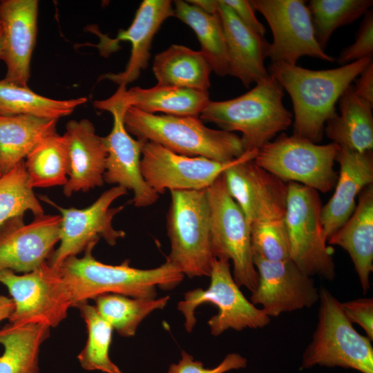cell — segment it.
<instances>
[{"label":"cell","mask_w":373,"mask_h":373,"mask_svg":"<svg viewBox=\"0 0 373 373\" xmlns=\"http://www.w3.org/2000/svg\"><path fill=\"white\" fill-rule=\"evenodd\" d=\"M37 0L0 1V21L3 28L0 59L6 66L4 80L28 87L30 62L37 33Z\"/></svg>","instance_id":"20"},{"label":"cell","mask_w":373,"mask_h":373,"mask_svg":"<svg viewBox=\"0 0 373 373\" xmlns=\"http://www.w3.org/2000/svg\"><path fill=\"white\" fill-rule=\"evenodd\" d=\"M68 141V178L63 193L70 197L78 191H88L104 184L107 149L104 137L95 133L87 119L70 120L65 133Z\"/></svg>","instance_id":"22"},{"label":"cell","mask_w":373,"mask_h":373,"mask_svg":"<svg viewBox=\"0 0 373 373\" xmlns=\"http://www.w3.org/2000/svg\"><path fill=\"white\" fill-rule=\"evenodd\" d=\"M2 42H3V28H2L1 23L0 21V55L2 50Z\"/></svg>","instance_id":"45"},{"label":"cell","mask_w":373,"mask_h":373,"mask_svg":"<svg viewBox=\"0 0 373 373\" xmlns=\"http://www.w3.org/2000/svg\"><path fill=\"white\" fill-rule=\"evenodd\" d=\"M169 296L159 298H133L106 294L93 298L101 315L122 336H133L140 323L152 312L162 309Z\"/></svg>","instance_id":"33"},{"label":"cell","mask_w":373,"mask_h":373,"mask_svg":"<svg viewBox=\"0 0 373 373\" xmlns=\"http://www.w3.org/2000/svg\"><path fill=\"white\" fill-rule=\"evenodd\" d=\"M61 215H41L25 224L23 216L0 227V271L30 272L47 262L59 242Z\"/></svg>","instance_id":"18"},{"label":"cell","mask_w":373,"mask_h":373,"mask_svg":"<svg viewBox=\"0 0 373 373\" xmlns=\"http://www.w3.org/2000/svg\"><path fill=\"white\" fill-rule=\"evenodd\" d=\"M166 226L171 250L166 261L189 278L209 276L215 258L207 189L171 191Z\"/></svg>","instance_id":"5"},{"label":"cell","mask_w":373,"mask_h":373,"mask_svg":"<svg viewBox=\"0 0 373 373\" xmlns=\"http://www.w3.org/2000/svg\"><path fill=\"white\" fill-rule=\"evenodd\" d=\"M329 245H337L350 255L363 291L370 287L373 271V184L359 194L356 208L345 223L328 239Z\"/></svg>","instance_id":"24"},{"label":"cell","mask_w":373,"mask_h":373,"mask_svg":"<svg viewBox=\"0 0 373 373\" xmlns=\"http://www.w3.org/2000/svg\"><path fill=\"white\" fill-rule=\"evenodd\" d=\"M372 61V57H366L326 70L271 62L269 74L288 93L292 102L293 135L320 142L326 122L336 113V103Z\"/></svg>","instance_id":"1"},{"label":"cell","mask_w":373,"mask_h":373,"mask_svg":"<svg viewBox=\"0 0 373 373\" xmlns=\"http://www.w3.org/2000/svg\"><path fill=\"white\" fill-rule=\"evenodd\" d=\"M337 113L325 123L324 133L340 147L364 153L373 149V104L358 97L350 85L338 99Z\"/></svg>","instance_id":"25"},{"label":"cell","mask_w":373,"mask_h":373,"mask_svg":"<svg viewBox=\"0 0 373 373\" xmlns=\"http://www.w3.org/2000/svg\"><path fill=\"white\" fill-rule=\"evenodd\" d=\"M14 310V303L10 298L0 295V322L10 318Z\"/></svg>","instance_id":"43"},{"label":"cell","mask_w":373,"mask_h":373,"mask_svg":"<svg viewBox=\"0 0 373 373\" xmlns=\"http://www.w3.org/2000/svg\"><path fill=\"white\" fill-rule=\"evenodd\" d=\"M1 175L0 174V176H1Z\"/></svg>","instance_id":"46"},{"label":"cell","mask_w":373,"mask_h":373,"mask_svg":"<svg viewBox=\"0 0 373 373\" xmlns=\"http://www.w3.org/2000/svg\"><path fill=\"white\" fill-rule=\"evenodd\" d=\"M258 150L245 151L241 160L223 173L228 192L253 224L285 218L288 186L256 164Z\"/></svg>","instance_id":"14"},{"label":"cell","mask_w":373,"mask_h":373,"mask_svg":"<svg viewBox=\"0 0 373 373\" xmlns=\"http://www.w3.org/2000/svg\"><path fill=\"white\" fill-rule=\"evenodd\" d=\"M285 222L290 259L310 277L329 281L336 276L333 249L327 245L319 193L296 182L287 183Z\"/></svg>","instance_id":"7"},{"label":"cell","mask_w":373,"mask_h":373,"mask_svg":"<svg viewBox=\"0 0 373 373\" xmlns=\"http://www.w3.org/2000/svg\"><path fill=\"white\" fill-rule=\"evenodd\" d=\"M210 210L212 253L215 258L231 261L237 285L251 292L258 284L250 227L230 195L223 174L207 189Z\"/></svg>","instance_id":"10"},{"label":"cell","mask_w":373,"mask_h":373,"mask_svg":"<svg viewBox=\"0 0 373 373\" xmlns=\"http://www.w3.org/2000/svg\"><path fill=\"white\" fill-rule=\"evenodd\" d=\"M124 124L138 140L152 142L179 155L232 161L245 152L234 133L206 126L199 117L150 114L128 107Z\"/></svg>","instance_id":"4"},{"label":"cell","mask_w":373,"mask_h":373,"mask_svg":"<svg viewBox=\"0 0 373 373\" xmlns=\"http://www.w3.org/2000/svg\"><path fill=\"white\" fill-rule=\"evenodd\" d=\"M57 120L31 115H0V174L24 160L45 137L56 133Z\"/></svg>","instance_id":"28"},{"label":"cell","mask_w":373,"mask_h":373,"mask_svg":"<svg viewBox=\"0 0 373 373\" xmlns=\"http://www.w3.org/2000/svg\"><path fill=\"white\" fill-rule=\"evenodd\" d=\"M342 309L353 323L359 325L367 337L373 340V298H361L341 303Z\"/></svg>","instance_id":"40"},{"label":"cell","mask_w":373,"mask_h":373,"mask_svg":"<svg viewBox=\"0 0 373 373\" xmlns=\"http://www.w3.org/2000/svg\"><path fill=\"white\" fill-rule=\"evenodd\" d=\"M247 365V359L240 354L230 353L216 367L207 369L201 361H194L191 354L182 351L180 360L178 363L171 364L167 373H225L244 368Z\"/></svg>","instance_id":"38"},{"label":"cell","mask_w":373,"mask_h":373,"mask_svg":"<svg viewBox=\"0 0 373 373\" xmlns=\"http://www.w3.org/2000/svg\"><path fill=\"white\" fill-rule=\"evenodd\" d=\"M173 16L189 26L200 41V52L218 76L229 73V57L224 32L218 12L209 14L186 1H174Z\"/></svg>","instance_id":"30"},{"label":"cell","mask_w":373,"mask_h":373,"mask_svg":"<svg viewBox=\"0 0 373 373\" xmlns=\"http://www.w3.org/2000/svg\"><path fill=\"white\" fill-rule=\"evenodd\" d=\"M24 162L31 188L64 186L69 169L68 141L65 133H56L43 139Z\"/></svg>","instance_id":"31"},{"label":"cell","mask_w":373,"mask_h":373,"mask_svg":"<svg viewBox=\"0 0 373 373\" xmlns=\"http://www.w3.org/2000/svg\"><path fill=\"white\" fill-rule=\"evenodd\" d=\"M211 67L200 51L173 44L157 53L153 61L157 85L209 93Z\"/></svg>","instance_id":"27"},{"label":"cell","mask_w":373,"mask_h":373,"mask_svg":"<svg viewBox=\"0 0 373 373\" xmlns=\"http://www.w3.org/2000/svg\"><path fill=\"white\" fill-rule=\"evenodd\" d=\"M250 231L253 255L270 261L290 258L285 218L253 224Z\"/></svg>","instance_id":"37"},{"label":"cell","mask_w":373,"mask_h":373,"mask_svg":"<svg viewBox=\"0 0 373 373\" xmlns=\"http://www.w3.org/2000/svg\"><path fill=\"white\" fill-rule=\"evenodd\" d=\"M31 211L44 214L39 201L29 184L24 160L0 176V227L7 221Z\"/></svg>","instance_id":"36"},{"label":"cell","mask_w":373,"mask_h":373,"mask_svg":"<svg viewBox=\"0 0 373 373\" xmlns=\"http://www.w3.org/2000/svg\"><path fill=\"white\" fill-rule=\"evenodd\" d=\"M253 259L258 284L251 292L250 302L260 305L270 318L310 308L318 301L319 291L314 279L290 258L270 261L254 254Z\"/></svg>","instance_id":"17"},{"label":"cell","mask_w":373,"mask_h":373,"mask_svg":"<svg viewBox=\"0 0 373 373\" xmlns=\"http://www.w3.org/2000/svg\"><path fill=\"white\" fill-rule=\"evenodd\" d=\"M284 90L271 75L246 93L224 101H209L199 118L221 130L238 131L245 151L259 150L292 124L283 104Z\"/></svg>","instance_id":"3"},{"label":"cell","mask_w":373,"mask_h":373,"mask_svg":"<svg viewBox=\"0 0 373 373\" xmlns=\"http://www.w3.org/2000/svg\"><path fill=\"white\" fill-rule=\"evenodd\" d=\"M86 97L59 100L40 95L28 87L0 80V115H26L58 120L84 104Z\"/></svg>","instance_id":"32"},{"label":"cell","mask_w":373,"mask_h":373,"mask_svg":"<svg viewBox=\"0 0 373 373\" xmlns=\"http://www.w3.org/2000/svg\"><path fill=\"white\" fill-rule=\"evenodd\" d=\"M0 283L7 287L14 303L10 323L55 327L73 307L59 269L47 262L23 275L1 270Z\"/></svg>","instance_id":"11"},{"label":"cell","mask_w":373,"mask_h":373,"mask_svg":"<svg viewBox=\"0 0 373 373\" xmlns=\"http://www.w3.org/2000/svg\"><path fill=\"white\" fill-rule=\"evenodd\" d=\"M338 150L332 142L318 144L282 133L259 149L254 161L287 183L296 182L325 193L337 180L334 166Z\"/></svg>","instance_id":"8"},{"label":"cell","mask_w":373,"mask_h":373,"mask_svg":"<svg viewBox=\"0 0 373 373\" xmlns=\"http://www.w3.org/2000/svg\"><path fill=\"white\" fill-rule=\"evenodd\" d=\"M174 15L172 1L169 0H144L137 8L135 17L126 30H120L115 39L100 36L97 47L102 55L108 56L118 49L120 41L131 44L129 60L124 71L119 73H106L100 75L99 81L109 80L126 88L135 81L141 71L145 70L151 57L153 39L160 26Z\"/></svg>","instance_id":"19"},{"label":"cell","mask_w":373,"mask_h":373,"mask_svg":"<svg viewBox=\"0 0 373 373\" xmlns=\"http://www.w3.org/2000/svg\"><path fill=\"white\" fill-rule=\"evenodd\" d=\"M229 6L239 19L248 28L259 35L264 37L266 29L258 19L255 10L247 0H222Z\"/></svg>","instance_id":"41"},{"label":"cell","mask_w":373,"mask_h":373,"mask_svg":"<svg viewBox=\"0 0 373 373\" xmlns=\"http://www.w3.org/2000/svg\"><path fill=\"white\" fill-rule=\"evenodd\" d=\"M353 86L354 93L361 98L373 104V62L372 61L358 75Z\"/></svg>","instance_id":"42"},{"label":"cell","mask_w":373,"mask_h":373,"mask_svg":"<svg viewBox=\"0 0 373 373\" xmlns=\"http://www.w3.org/2000/svg\"><path fill=\"white\" fill-rule=\"evenodd\" d=\"M336 161L340 171L335 191L323 206L321 218L327 239L349 219L356 206V198L373 182V153H360L340 147Z\"/></svg>","instance_id":"21"},{"label":"cell","mask_w":373,"mask_h":373,"mask_svg":"<svg viewBox=\"0 0 373 373\" xmlns=\"http://www.w3.org/2000/svg\"><path fill=\"white\" fill-rule=\"evenodd\" d=\"M95 246L90 245L82 258L70 257L58 267L73 307L106 294L155 298L157 287L170 290L184 278V274L167 261L149 269L131 267L128 260L118 265L104 264L93 256Z\"/></svg>","instance_id":"2"},{"label":"cell","mask_w":373,"mask_h":373,"mask_svg":"<svg viewBox=\"0 0 373 373\" xmlns=\"http://www.w3.org/2000/svg\"><path fill=\"white\" fill-rule=\"evenodd\" d=\"M318 291V323L300 369L321 365L373 373L372 341L354 329L341 303L327 289Z\"/></svg>","instance_id":"6"},{"label":"cell","mask_w":373,"mask_h":373,"mask_svg":"<svg viewBox=\"0 0 373 373\" xmlns=\"http://www.w3.org/2000/svg\"><path fill=\"white\" fill-rule=\"evenodd\" d=\"M94 106L110 112L113 118L111 131L104 137L107 149L104 182L132 191V202L136 207L154 204L159 194L147 184L141 172L142 150L146 141L133 138L124 124L128 107L113 96L95 101Z\"/></svg>","instance_id":"16"},{"label":"cell","mask_w":373,"mask_h":373,"mask_svg":"<svg viewBox=\"0 0 373 373\" xmlns=\"http://www.w3.org/2000/svg\"><path fill=\"white\" fill-rule=\"evenodd\" d=\"M127 193V190L115 186L104 191L91 205L84 209L63 208L46 196L40 199L55 207L61 213L59 245L54 250L48 264L58 268L67 258L77 255L90 245H95L103 238L109 245L113 246L117 240L125 236L122 230L113 226L114 217L124 206L111 207L112 203Z\"/></svg>","instance_id":"12"},{"label":"cell","mask_w":373,"mask_h":373,"mask_svg":"<svg viewBox=\"0 0 373 373\" xmlns=\"http://www.w3.org/2000/svg\"><path fill=\"white\" fill-rule=\"evenodd\" d=\"M75 307L79 310L88 332L86 345L77 355L81 367L87 371L122 373L109 356L113 327L88 301L79 303Z\"/></svg>","instance_id":"34"},{"label":"cell","mask_w":373,"mask_h":373,"mask_svg":"<svg viewBox=\"0 0 373 373\" xmlns=\"http://www.w3.org/2000/svg\"><path fill=\"white\" fill-rule=\"evenodd\" d=\"M372 5V0L310 1L307 7L320 47L325 50L336 28L354 21L365 15Z\"/></svg>","instance_id":"35"},{"label":"cell","mask_w":373,"mask_h":373,"mask_svg":"<svg viewBox=\"0 0 373 373\" xmlns=\"http://www.w3.org/2000/svg\"><path fill=\"white\" fill-rule=\"evenodd\" d=\"M209 277L211 282L207 289L186 291L184 299L178 304V309L184 317L186 332H192L196 324L195 309L205 303L213 304L218 309V314L208 321L211 333L215 336L229 329H258L270 323V317L248 300L240 291L231 272L229 260L215 258Z\"/></svg>","instance_id":"9"},{"label":"cell","mask_w":373,"mask_h":373,"mask_svg":"<svg viewBox=\"0 0 373 373\" xmlns=\"http://www.w3.org/2000/svg\"><path fill=\"white\" fill-rule=\"evenodd\" d=\"M186 1L209 14L218 12V0H189Z\"/></svg>","instance_id":"44"},{"label":"cell","mask_w":373,"mask_h":373,"mask_svg":"<svg viewBox=\"0 0 373 373\" xmlns=\"http://www.w3.org/2000/svg\"><path fill=\"white\" fill-rule=\"evenodd\" d=\"M356 33L354 43L343 48L337 61L346 65L366 57H372L373 52V12L370 9L365 14Z\"/></svg>","instance_id":"39"},{"label":"cell","mask_w":373,"mask_h":373,"mask_svg":"<svg viewBox=\"0 0 373 373\" xmlns=\"http://www.w3.org/2000/svg\"><path fill=\"white\" fill-rule=\"evenodd\" d=\"M124 104L142 112L199 117L210 101L207 92L156 85L149 88L118 87L113 95Z\"/></svg>","instance_id":"26"},{"label":"cell","mask_w":373,"mask_h":373,"mask_svg":"<svg viewBox=\"0 0 373 373\" xmlns=\"http://www.w3.org/2000/svg\"><path fill=\"white\" fill-rule=\"evenodd\" d=\"M242 155L222 162L179 155L158 144L146 142L142 150L141 172L145 182L157 194L166 190H202L239 162Z\"/></svg>","instance_id":"15"},{"label":"cell","mask_w":373,"mask_h":373,"mask_svg":"<svg viewBox=\"0 0 373 373\" xmlns=\"http://www.w3.org/2000/svg\"><path fill=\"white\" fill-rule=\"evenodd\" d=\"M267 20L273 35L268 57L271 62L296 65L303 56L327 61L334 58L318 45L311 14L303 0H251Z\"/></svg>","instance_id":"13"},{"label":"cell","mask_w":373,"mask_h":373,"mask_svg":"<svg viewBox=\"0 0 373 373\" xmlns=\"http://www.w3.org/2000/svg\"><path fill=\"white\" fill-rule=\"evenodd\" d=\"M50 329L44 325L12 323L0 329V373H39L41 346Z\"/></svg>","instance_id":"29"},{"label":"cell","mask_w":373,"mask_h":373,"mask_svg":"<svg viewBox=\"0 0 373 373\" xmlns=\"http://www.w3.org/2000/svg\"><path fill=\"white\" fill-rule=\"evenodd\" d=\"M218 12L226 39L228 75L238 78L246 88L267 77L265 60L270 44L245 26L222 0H218Z\"/></svg>","instance_id":"23"}]
</instances>
